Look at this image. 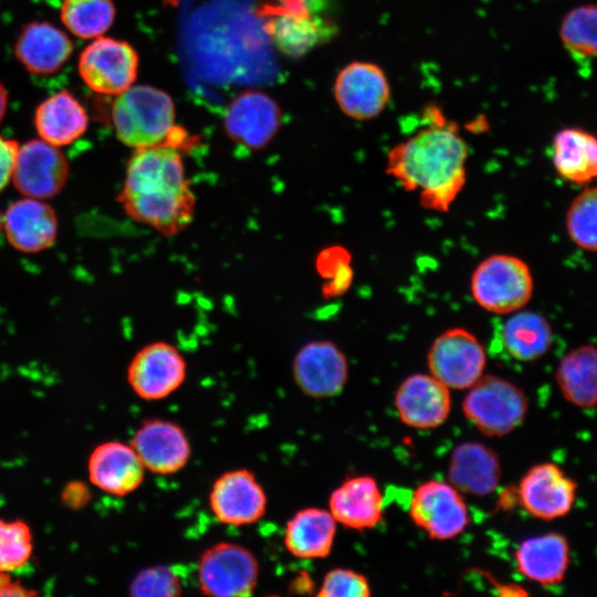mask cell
Instances as JSON below:
<instances>
[{
  "label": "cell",
  "instance_id": "cell-14",
  "mask_svg": "<svg viewBox=\"0 0 597 597\" xmlns=\"http://www.w3.org/2000/svg\"><path fill=\"white\" fill-rule=\"evenodd\" d=\"M292 373L296 386L304 395L329 398L338 395L346 385L348 363L333 342L313 341L296 353Z\"/></svg>",
  "mask_w": 597,
  "mask_h": 597
},
{
  "label": "cell",
  "instance_id": "cell-28",
  "mask_svg": "<svg viewBox=\"0 0 597 597\" xmlns=\"http://www.w3.org/2000/svg\"><path fill=\"white\" fill-rule=\"evenodd\" d=\"M556 381L570 404L597 406V346L585 344L567 352L558 363Z\"/></svg>",
  "mask_w": 597,
  "mask_h": 597
},
{
  "label": "cell",
  "instance_id": "cell-26",
  "mask_svg": "<svg viewBox=\"0 0 597 597\" xmlns=\"http://www.w3.org/2000/svg\"><path fill=\"white\" fill-rule=\"evenodd\" d=\"M519 572L541 585H556L566 574L569 563L567 540L548 533L523 541L515 552Z\"/></svg>",
  "mask_w": 597,
  "mask_h": 597
},
{
  "label": "cell",
  "instance_id": "cell-15",
  "mask_svg": "<svg viewBox=\"0 0 597 597\" xmlns=\"http://www.w3.org/2000/svg\"><path fill=\"white\" fill-rule=\"evenodd\" d=\"M517 500L532 516L551 521L565 516L576 498V483L556 464L532 467L521 479Z\"/></svg>",
  "mask_w": 597,
  "mask_h": 597
},
{
  "label": "cell",
  "instance_id": "cell-33",
  "mask_svg": "<svg viewBox=\"0 0 597 597\" xmlns=\"http://www.w3.org/2000/svg\"><path fill=\"white\" fill-rule=\"evenodd\" d=\"M565 228L578 248L597 252V186L585 188L570 201Z\"/></svg>",
  "mask_w": 597,
  "mask_h": 597
},
{
  "label": "cell",
  "instance_id": "cell-35",
  "mask_svg": "<svg viewBox=\"0 0 597 597\" xmlns=\"http://www.w3.org/2000/svg\"><path fill=\"white\" fill-rule=\"evenodd\" d=\"M181 589L179 575L166 565L142 569L129 585L130 595L136 597H176Z\"/></svg>",
  "mask_w": 597,
  "mask_h": 597
},
{
  "label": "cell",
  "instance_id": "cell-5",
  "mask_svg": "<svg viewBox=\"0 0 597 597\" xmlns=\"http://www.w3.org/2000/svg\"><path fill=\"white\" fill-rule=\"evenodd\" d=\"M462 410L483 434L502 437L523 422L527 399L524 391L510 380L483 375L469 388Z\"/></svg>",
  "mask_w": 597,
  "mask_h": 597
},
{
  "label": "cell",
  "instance_id": "cell-24",
  "mask_svg": "<svg viewBox=\"0 0 597 597\" xmlns=\"http://www.w3.org/2000/svg\"><path fill=\"white\" fill-rule=\"evenodd\" d=\"M33 122L42 140L62 147L74 143L86 132L88 115L71 92L62 90L38 105Z\"/></svg>",
  "mask_w": 597,
  "mask_h": 597
},
{
  "label": "cell",
  "instance_id": "cell-1",
  "mask_svg": "<svg viewBox=\"0 0 597 597\" xmlns=\"http://www.w3.org/2000/svg\"><path fill=\"white\" fill-rule=\"evenodd\" d=\"M422 118L415 134L391 147L386 172L417 192L425 209L446 212L465 185L469 148L457 123L436 105L427 106Z\"/></svg>",
  "mask_w": 597,
  "mask_h": 597
},
{
  "label": "cell",
  "instance_id": "cell-8",
  "mask_svg": "<svg viewBox=\"0 0 597 597\" xmlns=\"http://www.w3.org/2000/svg\"><path fill=\"white\" fill-rule=\"evenodd\" d=\"M138 54L127 42L98 36L82 51L77 70L82 81L92 91L118 95L136 80Z\"/></svg>",
  "mask_w": 597,
  "mask_h": 597
},
{
  "label": "cell",
  "instance_id": "cell-40",
  "mask_svg": "<svg viewBox=\"0 0 597 597\" xmlns=\"http://www.w3.org/2000/svg\"><path fill=\"white\" fill-rule=\"evenodd\" d=\"M63 501L72 507H81L90 500V492L83 483L72 482L63 491Z\"/></svg>",
  "mask_w": 597,
  "mask_h": 597
},
{
  "label": "cell",
  "instance_id": "cell-42",
  "mask_svg": "<svg viewBox=\"0 0 597 597\" xmlns=\"http://www.w3.org/2000/svg\"><path fill=\"white\" fill-rule=\"evenodd\" d=\"M8 108V92L4 85L0 82V123L4 118Z\"/></svg>",
  "mask_w": 597,
  "mask_h": 597
},
{
  "label": "cell",
  "instance_id": "cell-37",
  "mask_svg": "<svg viewBox=\"0 0 597 597\" xmlns=\"http://www.w3.org/2000/svg\"><path fill=\"white\" fill-rule=\"evenodd\" d=\"M318 597H368L370 586L367 578L349 568H333L322 580Z\"/></svg>",
  "mask_w": 597,
  "mask_h": 597
},
{
  "label": "cell",
  "instance_id": "cell-32",
  "mask_svg": "<svg viewBox=\"0 0 597 597\" xmlns=\"http://www.w3.org/2000/svg\"><path fill=\"white\" fill-rule=\"evenodd\" d=\"M113 0H63L60 17L73 35L90 40L103 35L113 24Z\"/></svg>",
  "mask_w": 597,
  "mask_h": 597
},
{
  "label": "cell",
  "instance_id": "cell-16",
  "mask_svg": "<svg viewBox=\"0 0 597 597\" xmlns=\"http://www.w3.org/2000/svg\"><path fill=\"white\" fill-rule=\"evenodd\" d=\"M281 119V109L274 100L262 92L248 91L230 103L223 125L233 142L260 149L276 135Z\"/></svg>",
  "mask_w": 597,
  "mask_h": 597
},
{
  "label": "cell",
  "instance_id": "cell-9",
  "mask_svg": "<svg viewBox=\"0 0 597 597\" xmlns=\"http://www.w3.org/2000/svg\"><path fill=\"white\" fill-rule=\"evenodd\" d=\"M409 516L431 538L444 541L460 535L468 526V506L451 483L430 480L412 492Z\"/></svg>",
  "mask_w": 597,
  "mask_h": 597
},
{
  "label": "cell",
  "instance_id": "cell-13",
  "mask_svg": "<svg viewBox=\"0 0 597 597\" xmlns=\"http://www.w3.org/2000/svg\"><path fill=\"white\" fill-rule=\"evenodd\" d=\"M263 486L248 469L222 473L209 493V506L216 519L227 525L243 526L258 522L266 512Z\"/></svg>",
  "mask_w": 597,
  "mask_h": 597
},
{
  "label": "cell",
  "instance_id": "cell-21",
  "mask_svg": "<svg viewBox=\"0 0 597 597\" xmlns=\"http://www.w3.org/2000/svg\"><path fill=\"white\" fill-rule=\"evenodd\" d=\"M87 469L93 485L116 496L137 490L146 470L133 447L118 441L96 446L90 455Z\"/></svg>",
  "mask_w": 597,
  "mask_h": 597
},
{
  "label": "cell",
  "instance_id": "cell-29",
  "mask_svg": "<svg viewBox=\"0 0 597 597\" xmlns=\"http://www.w3.org/2000/svg\"><path fill=\"white\" fill-rule=\"evenodd\" d=\"M500 336L505 352L512 358L533 362L549 349L553 329L544 315L520 310L503 323Z\"/></svg>",
  "mask_w": 597,
  "mask_h": 597
},
{
  "label": "cell",
  "instance_id": "cell-30",
  "mask_svg": "<svg viewBox=\"0 0 597 597\" xmlns=\"http://www.w3.org/2000/svg\"><path fill=\"white\" fill-rule=\"evenodd\" d=\"M264 29L284 54L300 57L326 39L329 24L310 13H285L263 18Z\"/></svg>",
  "mask_w": 597,
  "mask_h": 597
},
{
  "label": "cell",
  "instance_id": "cell-12",
  "mask_svg": "<svg viewBox=\"0 0 597 597\" xmlns=\"http://www.w3.org/2000/svg\"><path fill=\"white\" fill-rule=\"evenodd\" d=\"M70 166L60 147L31 139L19 147L12 181L24 197L49 199L56 196L69 177Z\"/></svg>",
  "mask_w": 597,
  "mask_h": 597
},
{
  "label": "cell",
  "instance_id": "cell-7",
  "mask_svg": "<svg viewBox=\"0 0 597 597\" xmlns=\"http://www.w3.org/2000/svg\"><path fill=\"white\" fill-rule=\"evenodd\" d=\"M427 360L430 374L449 389H469L484 375L486 355L471 332L454 327L436 337Z\"/></svg>",
  "mask_w": 597,
  "mask_h": 597
},
{
  "label": "cell",
  "instance_id": "cell-34",
  "mask_svg": "<svg viewBox=\"0 0 597 597\" xmlns=\"http://www.w3.org/2000/svg\"><path fill=\"white\" fill-rule=\"evenodd\" d=\"M33 552V537L29 525L21 521L0 519V572H13L29 562Z\"/></svg>",
  "mask_w": 597,
  "mask_h": 597
},
{
  "label": "cell",
  "instance_id": "cell-2",
  "mask_svg": "<svg viewBox=\"0 0 597 597\" xmlns=\"http://www.w3.org/2000/svg\"><path fill=\"white\" fill-rule=\"evenodd\" d=\"M117 201L132 219L164 235L186 229L195 216L196 197L178 149L165 143L135 149Z\"/></svg>",
  "mask_w": 597,
  "mask_h": 597
},
{
  "label": "cell",
  "instance_id": "cell-18",
  "mask_svg": "<svg viewBox=\"0 0 597 597\" xmlns=\"http://www.w3.org/2000/svg\"><path fill=\"white\" fill-rule=\"evenodd\" d=\"M395 406L400 420L408 427L433 429L441 426L450 415V391L431 374H415L399 385Z\"/></svg>",
  "mask_w": 597,
  "mask_h": 597
},
{
  "label": "cell",
  "instance_id": "cell-41",
  "mask_svg": "<svg viewBox=\"0 0 597 597\" xmlns=\"http://www.w3.org/2000/svg\"><path fill=\"white\" fill-rule=\"evenodd\" d=\"M36 593L28 590L19 582H13L9 573L0 572V597L1 596H33Z\"/></svg>",
  "mask_w": 597,
  "mask_h": 597
},
{
  "label": "cell",
  "instance_id": "cell-39",
  "mask_svg": "<svg viewBox=\"0 0 597 597\" xmlns=\"http://www.w3.org/2000/svg\"><path fill=\"white\" fill-rule=\"evenodd\" d=\"M262 18L285 13H310L307 0H269L259 9Z\"/></svg>",
  "mask_w": 597,
  "mask_h": 597
},
{
  "label": "cell",
  "instance_id": "cell-20",
  "mask_svg": "<svg viewBox=\"0 0 597 597\" xmlns=\"http://www.w3.org/2000/svg\"><path fill=\"white\" fill-rule=\"evenodd\" d=\"M74 44L70 36L46 21H33L21 29L14 43L19 63L35 75H51L70 59Z\"/></svg>",
  "mask_w": 597,
  "mask_h": 597
},
{
  "label": "cell",
  "instance_id": "cell-10",
  "mask_svg": "<svg viewBox=\"0 0 597 597\" xmlns=\"http://www.w3.org/2000/svg\"><path fill=\"white\" fill-rule=\"evenodd\" d=\"M390 94L385 71L368 61L346 64L334 83V96L339 109L356 121L377 117L388 105Z\"/></svg>",
  "mask_w": 597,
  "mask_h": 597
},
{
  "label": "cell",
  "instance_id": "cell-3",
  "mask_svg": "<svg viewBox=\"0 0 597 597\" xmlns=\"http://www.w3.org/2000/svg\"><path fill=\"white\" fill-rule=\"evenodd\" d=\"M117 138L134 149L165 143L175 122V105L161 90L130 86L118 94L112 106Z\"/></svg>",
  "mask_w": 597,
  "mask_h": 597
},
{
  "label": "cell",
  "instance_id": "cell-22",
  "mask_svg": "<svg viewBox=\"0 0 597 597\" xmlns=\"http://www.w3.org/2000/svg\"><path fill=\"white\" fill-rule=\"evenodd\" d=\"M383 495L377 481L369 475L346 479L331 494L328 511L338 524L365 531L383 521Z\"/></svg>",
  "mask_w": 597,
  "mask_h": 597
},
{
  "label": "cell",
  "instance_id": "cell-4",
  "mask_svg": "<svg viewBox=\"0 0 597 597\" xmlns=\"http://www.w3.org/2000/svg\"><path fill=\"white\" fill-rule=\"evenodd\" d=\"M470 291L475 303L488 312L510 314L532 298L534 280L528 264L511 254H492L471 275Z\"/></svg>",
  "mask_w": 597,
  "mask_h": 597
},
{
  "label": "cell",
  "instance_id": "cell-11",
  "mask_svg": "<svg viewBox=\"0 0 597 597\" xmlns=\"http://www.w3.org/2000/svg\"><path fill=\"white\" fill-rule=\"evenodd\" d=\"M187 363L180 352L166 342L140 348L127 367V381L145 400H159L175 392L185 381Z\"/></svg>",
  "mask_w": 597,
  "mask_h": 597
},
{
  "label": "cell",
  "instance_id": "cell-36",
  "mask_svg": "<svg viewBox=\"0 0 597 597\" xmlns=\"http://www.w3.org/2000/svg\"><path fill=\"white\" fill-rule=\"evenodd\" d=\"M349 254L339 247L322 251L316 259V270L327 282L324 284L325 295H338L347 290L353 272L349 266Z\"/></svg>",
  "mask_w": 597,
  "mask_h": 597
},
{
  "label": "cell",
  "instance_id": "cell-19",
  "mask_svg": "<svg viewBox=\"0 0 597 597\" xmlns=\"http://www.w3.org/2000/svg\"><path fill=\"white\" fill-rule=\"evenodd\" d=\"M9 243L25 253H36L53 245L57 237L54 209L41 199L24 197L12 202L2 218Z\"/></svg>",
  "mask_w": 597,
  "mask_h": 597
},
{
  "label": "cell",
  "instance_id": "cell-27",
  "mask_svg": "<svg viewBox=\"0 0 597 597\" xmlns=\"http://www.w3.org/2000/svg\"><path fill=\"white\" fill-rule=\"evenodd\" d=\"M337 522L329 511L305 507L297 511L287 522L284 545L297 558H324L329 555Z\"/></svg>",
  "mask_w": 597,
  "mask_h": 597
},
{
  "label": "cell",
  "instance_id": "cell-23",
  "mask_svg": "<svg viewBox=\"0 0 597 597\" xmlns=\"http://www.w3.org/2000/svg\"><path fill=\"white\" fill-rule=\"evenodd\" d=\"M501 478L496 453L480 442H463L451 452L448 479L457 490L473 495L492 493Z\"/></svg>",
  "mask_w": 597,
  "mask_h": 597
},
{
  "label": "cell",
  "instance_id": "cell-43",
  "mask_svg": "<svg viewBox=\"0 0 597 597\" xmlns=\"http://www.w3.org/2000/svg\"><path fill=\"white\" fill-rule=\"evenodd\" d=\"M2 218H3V216L1 214V211H0V230L2 228Z\"/></svg>",
  "mask_w": 597,
  "mask_h": 597
},
{
  "label": "cell",
  "instance_id": "cell-38",
  "mask_svg": "<svg viewBox=\"0 0 597 597\" xmlns=\"http://www.w3.org/2000/svg\"><path fill=\"white\" fill-rule=\"evenodd\" d=\"M19 147L14 139L4 138L0 135V192L12 179Z\"/></svg>",
  "mask_w": 597,
  "mask_h": 597
},
{
  "label": "cell",
  "instance_id": "cell-31",
  "mask_svg": "<svg viewBox=\"0 0 597 597\" xmlns=\"http://www.w3.org/2000/svg\"><path fill=\"white\" fill-rule=\"evenodd\" d=\"M558 38L576 61L597 59V3H580L562 17Z\"/></svg>",
  "mask_w": 597,
  "mask_h": 597
},
{
  "label": "cell",
  "instance_id": "cell-25",
  "mask_svg": "<svg viewBox=\"0 0 597 597\" xmlns=\"http://www.w3.org/2000/svg\"><path fill=\"white\" fill-rule=\"evenodd\" d=\"M552 163L557 175L570 184L583 186L597 179V136L580 127L557 130Z\"/></svg>",
  "mask_w": 597,
  "mask_h": 597
},
{
  "label": "cell",
  "instance_id": "cell-17",
  "mask_svg": "<svg viewBox=\"0 0 597 597\" xmlns=\"http://www.w3.org/2000/svg\"><path fill=\"white\" fill-rule=\"evenodd\" d=\"M130 446L145 469L155 474L180 471L191 457V446L184 429L165 419H147L135 431Z\"/></svg>",
  "mask_w": 597,
  "mask_h": 597
},
{
  "label": "cell",
  "instance_id": "cell-6",
  "mask_svg": "<svg viewBox=\"0 0 597 597\" xmlns=\"http://www.w3.org/2000/svg\"><path fill=\"white\" fill-rule=\"evenodd\" d=\"M259 562L247 547L219 542L208 547L198 561V585L206 596L242 597L255 589Z\"/></svg>",
  "mask_w": 597,
  "mask_h": 597
}]
</instances>
